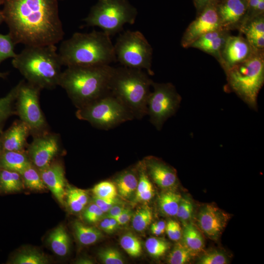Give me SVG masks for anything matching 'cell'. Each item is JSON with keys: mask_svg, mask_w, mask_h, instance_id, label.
<instances>
[{"mask_svg": "<svg viewBox=\"0 0 264 264\" xmlns=\"http://www.w3.org/2000/svg\"><path fill=\"white\" fill-rule=\"evenodd\" d=\"M59 0H7L2 10L15 44L56 45L64 36Z\"/></svg>", "mask_w": 264, "mask_h": 264, "instance_id": "obj_1", "label": "cell"}, {"mask_svg": "<svg viewBox=\"0 0 264 264\" xmlns=\"http://www.w3.org/2000/svg\"><path fill=\"white\" fill-rule=\"evenodd\" d=\"M110 37L103 31L75 33L60 46L58 54L62 66L110 65L116 61Z\"/></svg>", "mask_w": 264, "mask_h": 264, "instance_id": "obj_2", "label": "cell"}, {"mask_svg": "<svg viewBox=\"0 0 264 264\" xmlns=\"http://www.w3.org/2000/svg\"><path fill=\"white\" fill-rule=\"evenodd\" d=\"M113 69L110 65L68 66L62 72L59 86L79 109L110 92Z\"/></svg>", "mask_w": 264, "mask_h": 264, "instance_id": "obj_3", "label": "cell"}, {"mask_svg": "<svg viewBox=\"0 0 264 264\" xmlns=\"http://www.w3.org/2000/svg\"><path fill=\"white\" fill-rule=\"evenodd\" d=\"M55 45L25 46L13 58V66L27 82L40 89L59 86L62 66Z\"/></svg>", "mask_w": 264, "mask_h": 264, "instance_id": "obj_4", "label": "cell"}, {"mask_svg": "<svg viewBox=\"0 0 264 264\" xmlns=\"http://www.w3.org/2000/svg\"><path fill=\"white\" fill-rule=\"evenodd\" d=\"M142 69L126 66L113 67L109 84L110 92L140 119L147 115V103L153 80Z\"/></svg>", "mask_w": 264, "mask_h": 264, "instance_id": "obj_5", "label": "cell"}, {"mask_svg": "<svg viewBox=\"0 0 264 264\" xmlns=\"http://www.w3.org/2000/svg\"><path fill=\"white\" fill-rule=\"evenodd\" d=\"M228 88L251 109H257V98L264 82V57L256 49L247 59L225 71Z\"/></svg>", "mask_w": 264, "mask_h": 264, "instance_id": "obj_6", "label": "cell"}, {"mask_svg": "<svg viewBox=\"0 0 264 264\" xmlns=\"http://www.w3.org/2000/svg\"><path fill=\"white\" fill-rule=\"evenodd\" d=\"M137 12L128 0H98L84 19L88 26H98L110 36L135 22Z\"/></svg>", "mask_w": 264, "mask_h": 264, "instance_id": "obj_7", "label": "cell"}, {"mask_svg": "<svg viewBox=\"0 0 264 264\" xmlns=\"http://www.w3.org/2000/svg\"><path fill=\"white\" fill-rule=\"evenodd\" d=\"M76 116L104 130L113 129L134 119L130 110L110 92L78 109Z\"/></svg>", "mask_w": 264, "mask_h": 264, "instance_id": "obj_8", "label": "cell"}, {"mask_svg": "<svg viewBox=\"0 0 264 264\" xmlns=\"http://www.w3.org/2000/svg\"><path fill=\"white\" fill-rule=\"evenodd\" d=\"M116 61L124 66L145 69L150 75L153 49L144 35L138 31L127 30L120 34L114 45Z\"/></svg>", "mask_w": 264, "mask_h": 264, "instance_id": "obj_9", "label": "cell"}, {"mask_svg": "<svg viewBox=\"0 0 264 264\" xmlns=\"http://www.w3.org/2000/svg\"><path fill=\"white\" fill-rule=\"evenodd\" d=\"M152 87L153 91L148 98L147 115L151 123L160 130L165 122L176 112L181 97L171 83L153 82Z\"/></svg>", "mask_w": 264, "mask_h": 264, "instance_id": "obj_10", "label": "cell"}, {"mask_svg": "<svg viewBox=\"0 0 264 264\" xmlns=\"http://www.w3.org/2000/svg\"><path fill=\"white\" fill-rule=\"evenodd\" d=\"M41 89L28 82L21 81L16 100V112L34 136L46 132V120L39 104Z\"/></svg>", "mask_w": 264, "mask_h": 264, "instance_id": "obj_11", "label": "cell"}, {"mask_svg": "<svg viewBox=\"0 0 264 264\" xmlns=\"http://www.w3.org/2000/svg\"><path fill=\"white\" fill-rule=\"evenodd\" d=\"M60 149V141L56 134L46 132L34 136L28 147V157L38 170L49 165Z\"/></svg>", "mask_w": 264, "mask_h": 264, "instance_id": "obj_12", "label": "cell"}, {"mask_svg": "<svg viewBox=\"0 0 264 264\" xmlns=\"http://www.w3.org/2000/svg\"><path fill=\"white\" fill-rule=\"evenodd\" d=\"M222 28L217 12V5L212 3L207 5L199 16L191 23L184 32L181 44L184 47L190 45L203 35Z\"/></svg>", "mask_w": 264, "mask_h": 264, "instance_id": "obj_13", "label": "cell"}, {"mask_svg": "<svg viewBox=\"0 0 264 264\" xmlns=\"http://www.w3.org/2000/svg\"><path fill=\"white\" fill-rule=\"evenodd\" d=\"M256 49L246 38L229 35L221 50L219 62L225 71L248 59Z\"/></svg>", "mask_w": 264, "mask_h": 264, "instance_id": "obj_14", "label": "cell"}, {"mask_svg": "<svg viewBox=\"0 0 264 264\" xmlns=\"http://www.w3.org/2000/svg\"><path fill=\"white\" fill-rule=\"evenodd\" d=\"M228 215L219 208L206 204L201 208L198 223L201 230L211 239L216 240L227 224Z\"/></svg>", "mask_w": 264, "mask_h": 264, "instance_id": "obj_15", "label": "cell"}, {"mask_svg": "<svg viewBox=\"0 0 264 264\" xmlns=\"http://www.w3.org/2000/svg\"><path fill=\"white\" fill-rule=\"evenodd\" d=\"M39 171L46 187L62 205H65L66 181L63 166L58 162L51 163Z\"/></svg>", "mask_w": 264, "mask_h": 264, "instance_id": "obj_16", "label": "cell"}, {"mask_svg": "<svg viewBox=\"0 0 264 264\" xmlns=\"http://www.w3.org/2000/svg\"><path fill=\"white\" fill-rule=\"evenodd\" d=\"M146 172L160 187L168 189L175 186L177 181L175 170L164 162L154 157L145 159Z\"/></svg>", "mask_w": 264, "mask_h": 264, "instance_id": "obj_17", "label": "cell"}, {"mask_svg": "<svg viewBox=\"0 0 264 264\" xmlns=\"http://www.w3.org/2000/svg\"><path fill=\"white\" fill-rule=\"evenodd\" d=\"M30 133L29 127L22 121L14 123L0 136L2 151L23 152Z\"/></svg>", "mask_w": 264, "mask_h": 264, "instance_id": "obj_18", "label": "cell"}, {"mask_svg": "<svg viewBox=\"0 0 264 264\" xmlns=\"http://www.w3.org/2000/svg\"><path fill=\"white\" fill-rule=\"evenodd\" d=\"M246 7L244 0H224L217 5L221 27L228 30L238 24L245 14Z\"/></svg>", "mask_w": 264, "mask_h": 264, "instance_id": "obj_19", "label": "cell"}, {"mask_svg": "<svg viewBox=\"0 0 264 264\" xmlns=\"http://www.w3.org/2000/svg\"><path fill=\"white\" fill-rule=\"evenodd\" d=\"M229 35L227 30L223 28L212 31L200 37L190 47L210 54L219 61L221 50Z\"/></svg>", "mask_w": 264, "mask_h": 264, "instance_id": "obj_20", "label": "cell"}, {"mask_svg": "<svg viewBox=\"0 0 264 264\" xmlns=\"http://www.w3.org/2000/svg\"><path fill=\"white\" fill-rule=\"evenodd\" d=\"M29 157L23 152L2 151L0 154V168L21 174L32 164Z\"/></svg>", "mask_w": 264, "mask_h": 264, "instance_id": "obj_21", "label": "cell"}, {"mask_svg": "<svg viewBox=\"0 0 264 264\" xmlns=\"http://www.w3.org/2000/svg\"><path fill=\"white\" fill-rule=\"evenodd\" d=\"M47 242L52 250L56 255L65 256L68 253L70 247V240L63 225L57 226L49 234Z\"/></svg>", "mask_w": 264, "mask_h": 264, "instance_id": "obj_22", "label": "cell"}, {"mask_svg": "<svg viewBox=\"0 0 264 264\" xmlns=\"http://www.w3.org/2000/svg\"><path fill=\"white\" fill-rule=\"evenodd\" d=\"M117 190L123 198L130 197L136 190L138 179L134 170L125 171L115 179Z\"/></svg>", "mask_w": 264, "mask_h": 264, "instance_id": "obj_23", "label": "cell"}, {"mask_svg": "<svg viewBox=\"0 0 264 264\" xmlns=\"http://www.w3.org/2000/svg\"><path fill=\"white\" fill-rule=\"evenodd\" d=\"M183 243L194 255L200 252L204 246L202 236L192 223L184 224L182 232Z\"/></svg>", "mask_w": 264, "mask_h": 264, "instance_id": "obj_24", "label": "cell"}, {"mask_svg": "<svg viewBox=\"0 0 264 264\" xmlns=\"http://www.w3.org/2000/svg\"><path fill=\"white\" fill-rule=\"evenodd\" d=\"M21 175L18 172L0 168V192L10 194L23 188Z\"/></svg>", "mask_w": 264, "mask_h": 264, "instance_id": "obj_25", "label": "cell"}, {"mask_svg": "<svg viewBox=\"0 0 264 264\" xmlns=\"http://www.w3.org/2000/svg\"><path fill=\"white\" fill-rule=\"evenodd\" d=\"M75 235L78 242L83 245L93 244L100 240L103 234L96 228L88 226L76 221L73 224Z\"/></svg>", "mask_w": 264, "mask_h": 264, "instance_id": "obj_26", "label": "cell"}, {"mask_svg": "<svg viewBox=\"0 0 264 264\" xmlns=\"http://www.w3.org/2000/svg\"><path fill=\"white\" fill-rule=\"evenodd\" d=\"M20 82L4 96L0 98V133L1 132L6 121L16 112L14 109Z\"/></svg>", "mask_w": 264, "mask_h": 264, "instance_id": "obj_27", "label": "cell"}, {"mask_svg": "<svg viewBox=\"0 0 264 264\" xmlns=\"http://www.w3.org/2000/svg\"><path fill=\"white\" fill-rule=\"evenodd\" d=\"M181 198L180 194L173 191L163 193L158 200L161 211L168 216H176Z\"/></svg>", "mask_w": 264, "mask_h": 264, "instance_id": "obj_28", "label": "cell"}, {"mask_svg": "<svg viewBox=\"0 0 264 264\" xmlns=\"http://www.w3.org/2000/svg\"><path fill=\"white\" fill-rule=\"evenodd\" d=\"M20 175L28 188L32 190L42 191L46 188L39 171H37L33 164L25 169Z\"/></svg>", "mask_w": 264, "mask_h": 264, "instance_id": "obj_29", "label": "cell"}, {"mask_svg": "<svg viewBox=\"0 0 264 264\" xmlns=\"http://www.w3.org/2000/svg\"><path fill=\"white\" fill-rule=\"evenodd\" d=\"M48 260L46 256L34 250H25L22 251L13 258L10 261L14 264H46Z\"/></svg>", "mask_w": 264, "mask_h": 264, "instance_id": "obj_30", "label": "cell"}, {"mask_svg": "<svg viewBox=\"0 0 264 264\" xmlns=\"http://www.w3.org/2000/svg\"><path fill=\"white\" fill-rule=\"evenodd\" d=\"M120 244L127 254L132 257H137L141 254L140 241L132 233L128 232L124 234L120 240Z\"/></svg>", "mask_w": 264, "mask_h": 264, "instance_id": "obj_31", "label": "cell"}, {"mask_svg": "<svg viewBox=\"0 0 264 264\" xmlns=\"http://www.w3.org/2000/svg\"><path fill=\"white\" fill-rule=\"evenodd\" d=\"M193 254L183 243H177L168 258L170 264H185L189 263Z\"/></svg>", "mask_w": 264, "mask_h": 264, "instance_id": "obj_32", "label": "cell"}, {"mask_svg": "<svg viewBox=\"0 0 264 264\" xmlns=\"http://www.w3.org/2000/svg\"><path fill=\"white\" fill-rule=\"evenodd\" d=\"M133 215L132 227L138 232L145 230L151 223L153 219L152 212L149 208L147 207L139 208Z\"/></svg>", "mask_w": 264, "mask_h": 264, "instance_id": "obj_33", "label": "cell"}, {"mask_svg": "<svg viewBox=\"0 0 264 264\" xmlns=\"http://www.w3.org/2000/svg\"><path fill=\"white\" fill-rule=\"evenodd\" d=\"M145 247L151 256L157 258L165 254L169 248V244L163 239L150 237L145 242Z\"/></svg>", "mask_w": 264, "mask_h": 264, "instance_id": "obj_34", "label": "cell"}, {"mask_svg": "<svg viewBox=\"0 0 264 264\" xmlns=\"http://www.w3.org/2000/svg\"><path fill=\"white\" fill-rule=\"evenodd\" d=\"M95 197L102 199H112L116 198L117 190L111 182L102 181L95 185L92 189Z\"/></svg>", "mask_w": 264, "mask_h": 264, "instance_id": "obj_35", "label": "cell"}, {"mask_svg": "<svg viewBox=\"0 0 264 264\" xmlns=\"http://www.w3.org/2000/svg\"><path fill=\"white\" fill-rule=\"evenodd\" d=\"M15 45L9 33L6 35L0 33V64L8 58H13L16 56L17 54L14 51Z\"/></svg>", "mask_w": 264, "mask_h": 264, "instance_id": "obj_36", "label": "cell"}, {"mask_svg": "<svg viewBox=\"0 0 264 264\" xmlns=\"http://www.w3.org/2000/svg\"><path fill=\"white\" fill-rule=\"evenodd\" d=\"M98 257L105 264H123L124 263L121 254L113 248H107L101 250Z\"/></svg>", "mask_w": 264, "mask_h": 264, "instance_id": "obj_37", "label": "cell"}, {"mask_svg": "<svg viewBox=\"0 0 264 264\" xmlns=\"http://www.w3.org/2000/svg\"><path fill=\"white\" fill-rule=\"evenodd\" d=\"M194 206L191 200L188 198L182 197L176 216L185 224L192 218Z\"/></svg>", "mask_w": 264, "mask_h": 264, "instance_id": "obj_38", "label": "cell"}, {"mask_svg": "<svg viewBox=\"0 0 264 264\" xmlns=\"http://www.w3.org/2000/svg\"><path fill=\"white\" fill-rule=\"evenodd\" d=\"M228 258L221 251L213 250L202 256L198 262L199 264H227Z\"/></svg>", "mask_w": 264, "mask_h": 264, "instance_id": "obj_39", "label": "cell"}, {"mask_svg": "<svg viewBox=\"0 0 264 264\" xmlns=\"http://www.w3.org/2000/svg\"><path fill=\"white\" fill-rule=\"evenodd\" d=\"M104 213L100 208L93 202L85 209L83 217L88 222L95 223L102 219Z\"/></svg>", "mask_w": 264, "mask_h": 264, "instance_id": "obj_40", "label": "cell"}, {"mask_svg": "<svg viewBox=\"0 0 264 264\" xmlns=\"http://www.w3.org/2000/svg\"><path fill=\"white\" fill-rule=\"evenodd\" d=\"M245 33H256L264 35V19L263 16L254 19L244 29Z\"/></svg>", "mask_w": 264, "mask_h": 264, "instance_id": "obj_41", "label": "cell"}, {"mask_svg": "<svg viewBox=\"0 0 264 264\" xmlns=\"http://www.w3.org/2000/svg\"><path fill=\"white\" fill-rule=\"evenodd\" d=\"M66 197L67 203L72 212L78 213L84 209L85 206L74 195L69 187L66 190Z\"/></svg>", "mask_w": 264, "mask_h": 264, "instance_id": "obj_42", "label": "cell"}, {"mask_svg": "<svg viewBox=\"0 0 264 264\" xmlns=\"http://www.w3.org/2000/svg\"><path fill=\"white\" fill-rule=\"evenodd\" d=\"M93 201L104 213H107L112 207L116 204H122L116 198L112 199H102L94 197Z\"/></svg>", "mask_w": 264, "mask_h": 264, "instance_id": "obj_43", "label": "cell"}, {"mask_svg": "<svg viewBox=\"0 0 264 264\" xmlns=\"http://www.w3.org/2000/svg\"><path fill=\"white\" fill-rule=\"evenodd\" d=\"M246 39L254 48L263 50L264 47V35L256 33H245Z\"/></svg>", "mask_w": 264, "mask_h": 264, "instance_id": "obj_44", "label": "cell"}, {"mask_svg": "<svg viewBox=\"0 0 264 264\" xmlns=\"http://www.w3.org/2000/svg\"><path fill=\"white\" fill-rule=\"evenodd\" d=\"M132 215V211L126 208L119 215L112 218L117 221L119 225H124L130 220Z\"/></svg>", "mask_w": 264, "mask_h": 264, "instance_id": "obj_45", "label": "cell"}, {"mask_svg": "<svg viewBox=\"0 0 264 264\" xmlns=\"http://www.w3.org/2000/svg\"><path fill=\"white\" fill-rule=\"evenodd\" d=\"M71 191L80 201V202L85 206L88 201V197L87 193L81 189L69 187Z\"/></svg>", "mask_w": 264, "mask_h": 264, "instance_id": "obj_46", "label": "cell"}, {"mask_svg": "<svg viewBox=\"0 0 264 264\" xmlns=\"http://www.w3.org/2000/svg\"><path fill=\"white\" fill-rule=\"evenodd\" d=\"M125 208L121 204H116L112 207L107 212L106 217L114 218L122 213Z\"/></svg>", "mask_w": 264, "mask_h": 264, "instance_id": "obj_47", "label": "cell"}, {"mask_svg": "<svg viewBox=\"0 0 264 264\" xmlns=\"http://www.w3.org/2000/svg\"><path fill=\"white\" fill-rule=\"evenodd\" d=\"M215 0H194L196 7L199 13L209 4L214 3Z\"/></svg>", "mask_w": 264, "mask_h": 264, "instance_id": "obj_48", "label": "cell"}, {"mask_svg": "<svg viewBox=\"0 0 264 264\" xmlns=\"http://www.w3.org/2000/svg\"><path fill=\"white\" fill-rule=\"evenodd\" d=\"M174 241L179 240L182 237V230L179 223L173 220Z\"/></svg>", "mask_w": 264, "mask_h": 264, "instance_id": "obj_49", "label": "cell"}, {"mask_svg": "<svg viewBox=\"0 0 264 264\" xmlns=\"http://www.w3.org/2000/svg\"><path fill=\"white\" fill-rule=\"evenodd\" d=\"M99 226L100 228L106 232H112L110 225L109 218L108 217H106L102 220L99 223Z\"/></svg>", "mask_w": 264, "mask_h": 264, "instance_id": "obj_50", "label": "cell"}, {"mask_svg": "<svg viewBox=\"0 0 264 264\" xmlns=\"http://www.w3.org/2000/svg\"><path fill=\"white\" fill-rule=\"evenodd\" d=\"M165 231L168 237L171 240L174 241L173 220H170L168 221L166 225Z\"/></svg>", "mask_w": 264, "mask_h": 264, "instance_id": "obj_51", "label": "cell"}, {"mask_svg": "<svg viewBox=\"0 0 264 264\" xmlns=\"http://www.w3.org/2000/svg\"><path fill=\"white\" fill-rule=\"evenodd\" d=\"M151 231L152 233L155 236H159L162 235L164 232L158 228L153 223L151 226Z\"/></svg>", "mask_w": 264, "mask_h": 264, "instance_id": "obj_52", "label": "cell"}, {"mask_svg": "<svg viewBox=\"0 0 264 264\" xmlns=\"http://www.w3.org/2000/svg\"><path fill=\"white\" fill-rule=\"evenodd\" d=\"M75 263L78 264H92L93 262L89 258H82L78 259Z\"/></svg>", "mask_w": 264, "mask_h": 264, "instance_id": "obj_53", "label": "cell"}, {"mask_svg": "<svg viewBox=\"0 0 264 264\" xmlns=\"http://www.w3.org/2000/svg\"><path fill=\"white\" fill-rule=\"evenodd\" d=\"M154 224L155 226H156L158 228H159L164 232L165 231L166 224L164 221H158L157 222L154 223Z\"/></svg>", "mask_w": 264, "mask_h": 264, "instance_id": "obj_54", "label": "cell"}, {"mask_svg": "<svg viewBox=\"0 0 264 264\" xmlns=\"http://www.w3.org/2000/svg\"><path fill=\"white\" fill-rule=\"evenodd\" d=\"M109 218V217H108ZM110 225L112 231H114L119 225L117 221L112 218H109Z\"/></svg>", "mask_w": 264, "mask_h": 264, "instance_id": "obj_55", "label": "cell"}, {"mask_svg": "<svg viewBox=\"0 0 264 264\" xmlns=\"http://www.w3.org/2000/svg\"><path fill=\"white\" fill-rule=\"evenodd\" d=\"M260 0H248V5L251 8L255 10Z\"/></svg>", "mask_w": 264, "mask_h": 264, "instance_id": "obj_56", "label": "cell"}, {"mask_svg": "<svg viewBox=\"0 0 264 264\" xmlns=\"http://www.w3.org/2000/svg\"><path fill=\"white\" fill-rule=\"evenodd\" d=\"M264 9V0H260L255 10L259 12H262Z\"/></svg>", "mask_w": 264, "mask_h": 264, "instance_id": "obj_57", "label": "cell"}, {"mask_svg": "<svg viewBox=\"0 0 264 264\" xmlns=\"http://www.w3.org/2000/svg\"><path fill=\"white\" fill-rule=\"evenodd\" d=\"M4 21V18L2 11L0 10V24Z\"/></svg>", "mask_w": 264, "mask_h": 264, "instance_id": "obj_58", "label": "cell"}, {"mask_svg": "<svg viewBox=\"0 0 264 264\" xmlns=\"http://www.w3.org/2000/svg\"><path fill=\"white\" fill-rule=\"evenodd\" d=\"M7 73L0 72V78H4L7 76Z\"/></svg>", "mask_w": 264, "mask_h": 264, "instance_id": "obj_59", "label": "cell"}, {"mask_svg": "<svg viewBox=\"0 0 264 264\" xmlns=\"http://www.w3.org/2000/svg\"><path fill=\"white\" fill-rule=\"evenodd\" d=\"M2 152V149L0 138V154Z\"/></svg>", "mask_w": 264, "mask_h": 264, "instance_id": "obj_60", "label": "cell"}, {"mask_svg": "<svg viewBox=\"0 0 264 264\" xmlns=\"http://www.w3.org/2000/svg\"><path fill=\"white\" fill-rule=\"evenodd\" d=\"M7 0H0V3L4 4V3Z\"/></svg>", "mask_w": 264, "mask_h": 264, "instance_id": "obj_61", "label": "cell"}, {"mask_svg": "<svg viewBox=\"0 0 264 264\" xmlns=\"http://www.w3.org/2000/svg\"><path fill=\"white\" fill-rule=\"evenodd\" d=\"M0 4H1V3H0Z\"/></svg>", "mask_w": 264, "mask_h": 264, "instance_id": "obj_62", "label": "cell"}]
</instances>
